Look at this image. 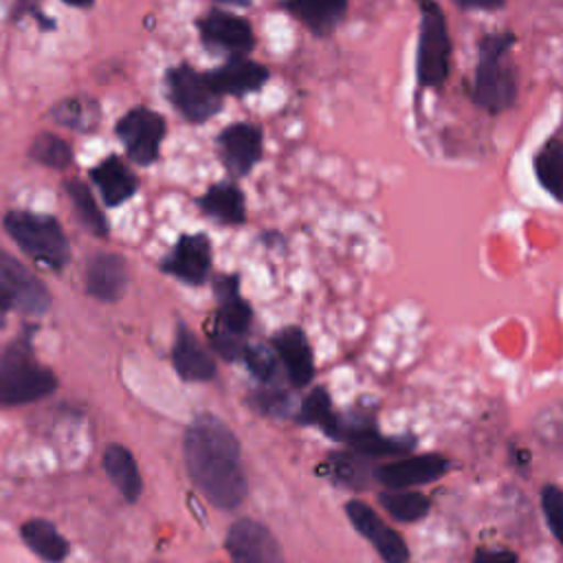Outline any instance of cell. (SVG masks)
<instances>
[{
    "label": "cell",
    "mask_w": 563,
    "mask_h": 563,
    "mask_svg": "<svg viewBox=\"0 0 563 563\" xmlns=\"http://www.w3.org/2000/svg\"><path fill=\"white\" fill-rule=\"evenodd\" d=\"M183 453L189 479L211 506L233 510L244 501L249 484L240 442L220 418L211 413L196 416L185 431Z\"/></svg>",
    "instance_id": "obj_1"
},
{
    "label": "cell",
    "mask_w": 563,
    "mask_h": 563,
    "mask_svg": "<svg viewBox=\"0 0 563 563\" xmlns=\"http://www.w3.org/2000/svg\"><path fill=\"white\" fill-rule=\"evenodd\" d=\"M515 42L512 31H497L486 33L477 44L471 99L490 114L506 112L517 101V68L510 57Z\"/></svg>",
    "instance_id": "obj_2"
},
{
    "label": "cell",
    "mask_w": 563,
    "mask_h": 563,
    "mask_svg": "<svg viewBox=\"0 0 563 563\" xmlns=\"http://www.w3.org/2000/svg\"><path fill=\"white\" fill-rule=\"evenodd\" d=\"M416 2L420 9L416 77L420 88H440L451 70V37L446 15L435 0Z\"/></svg>",
    "instance_id": "obj_3"
},
{
    "label": "cell",
    "mask_w": 563,
    "mask_h": 563,
    "mask_svg": "<svg viewBox=\"0 0 563 563\" xmlns=\"http://www.w3.org/2000/svg\"><path fill=\"white\" fill-rule=\"evenodd\" d=\"M55 374L33 358L29 345L15 341L0 356V402H33L48 396L55 389Z\"/></svg>",
    "instance_id": "obj_4"
},
{
    "label": "cell",
    "mask_w": 563,
    "mask_h": 563,
    "mask_svg": "<svg viewBox=\"0 0 563 563\" xmlns=\"http://www.w3.org/2000/svg\"><path fill=\"white\" fill-rule=\"evenodd\" d=\"M4 229L15 244L40 264L62 268L68 262L70 249L55 218L31 211H11L4 218Z\"/></svg>",
    "instance_id": "obj_5"
},
{
    "label": "cell",
    "mask_w": 563,
    "mask_h": 563,
    "mask_svg": "<svg viewBox=\"0 0 563 563\" xmlns=\"http://www.w3.org/2000/svg\"><path fill=\"white\" fill-rule=\"evenodd\" d=\"M174 106L187 121L202 123L222 108V97L211 88L207 75L189 66H178L167 75Z\"/></svg>",
    "instance_id": "obj_6"
},
{
    "label": "cell",
    "mask_w": 563,
    "mask_h": 563,
    "mask_svg": "<svg viewBox=\"0 0 563 563\" xmlns=\"http://www.w3.org/2000/svg\"><path fill=\"white\" fill-rule=\"evenodd\" d=\"M231 563H286L275 534L255 519H238L227 532Z\"/></svg>",
    "instance_id": "obj_7"
},
{
    "label": "cell",
    "mask_w": 563,
    "mask_h": 563,
    "mask_svg": "<svg viewBox=\"0 0 563 563\" xmlns=\"http://www.w3.org/2000/svg\"><path fill=\"white\" fill-rule=\"evenodd\" d=\"M345 515L354 526V530L374 545V550L380 554L385 563L409 561V548L405 539L394 528H389L365 501L350 499L345 504Z\"/></svg>",
    "instance_id": "obj_8"
},
{
    "label": "cell",
    "mask_w": 563,
    "mask_h": 563,
    "mask_svg": "<svg viewBox=\"0 0 563 563\" xmlns=\"http://www.w3.org/2000/svg\"><path fill=\"white\" fill-rule=\"evenodd\" d=\"M200 37L202 42L218 51L227 53L231 57H244L255 46V35L249 24V20L229 13V11H209L200 22Z\"/></svg>",
    "instance_id": "obj_9"
},
{
    "label": "cell",
    "mask_w": 563,
    "mask_h": 563,
    "mask_svg": "<svg viewBox=\"0 0 563 563\" xmlns=\"http://www.w3.org/2000/svg\"><path fill=\"white\" fill-rule=\"evenodd\" d=\"M117 132L128 154L136 163L147 165L158 156V147L165 136V119L154 110L134 108L119 121Z\"/></svg>",
    "instance_id": "obj_10"
},
{
    "label": "cell",
    "mask_w": 563,
    "mask_h": 563,
    "mask_svg": "<svg viewBox=\"0 0 563 563\" xmlns=\"http://www.w3.org/2000/svg\"><path fill=\"white\" fill-rule=\"evenodd\" d=\"M451 462L438 453H422L413 457L394 460L374 468V479L385 488H411L440 479L449 471Z\"/></svg>",
    "instance_id": "obj_11"
},
{
    "label": "cell",
    "mask_w": 563,
    "mask_h": 563,
    "mask_svg": "<svg viewBox=\"0 0 563 563\" xmlns=\"http://www.w3.org/2000/svg\"><path fill=\"white\" fill-rule=\"evenodd\" d=\"M0 288L11 297L13 306L40 314L48 306V292L44 284L15 257L0 249Z\"/></svg>",
    "instance_id": "obj_12"
},
{
    "label": "cell",
    "mask_w": 563,
    "mask_h": 563,
    "mask_svg": "<svg viewBox=\"0 0 563 563\" xmlns=\"http://www.w3.org/2000/svg\"><path fill=\"white\" fill-rule=\"evenodd\" d=\"M224 167L233 176H246L262 158V130L253 123H233L218 136Z\"/></svg>",
    "instance_id": "obj_13"
},
{
    "label": "cell",
    "mask_w": 563,
    "mask_h": 563,
    "mask_svg": "<svg viewBox=\"0 0 563 563\" xmlns=\"http://www.w3.org/2000/svg\"><path fill=\"white\" fill-rule=\"evenodd\" d=\"M292 387H306L314 376V356L308 336L297 325L282 328L271 341Z\"/></svg>",
    "instance_id": "obj_14"
},
{
    "label": "cell",
    "mask_w": 563,
    "mask_h": 563,
    "mask_svg": "<svg viewBox=\"0 0 563 563\" xmlns=\"http://www.w3.org/2000/svg\"><path fill=\"white\" fill-rule=\"evenodd\" d=\"M163 268L187 284H202L211 268V244L207 235H183L163 262Z\"/></svg>",
    "instance_id": "obj_15"
},
{
    "label": "cell",
    "mask_w": 563,
    "mask_h": 563,
    "mask_svg": "<svg viewBox=\"0 0 563 563\" xmlns=\"http://www.w3.org/2000/svg\"><path fill=\"white\" fill-rule=\"evenodd\" d=\"M271 73L266 66L246 59V57H231L224 66L207 73V79L211 84V88L224 97V95H233V97H242L246 92L260 90L266 81H268Z\"/></svg>",
    "instance_id": "obj_16"
},
{
    "label": "cell",
    "mask_w": 563,
    "mask_h": 563,
    "mask_svg": "<svg viewBox=\"0 0 563 563\" xmlns=\"http://www.w3.org/2000/svg\"><path fill=\"white\" fill-rule=\"evenodd\" d=\"M339 440H345L354 453L363 457H383V455H402L416 446L413 438H387L374 429L369 422H347L339 427Z\"/></svg>",
    "instance_id": "obj_17"
},
{
    "label": "cell",
    "mask_w": 563,
    "mask_h": 563,
    "mask_svg": "<svg viewBox=\"0 0 563 563\" xmlns=\"http://www.w3.org/2000/svg\"><path fill=\"white\" fill-rule=\"evenodd\" d=\"M216 297H218V317L213 328H220L235 336H244L251 325L253 310L249 301L240 297V277L238 275L218 277Z\"/></svg>",
    "instance_id": "obj_18"
},
{
    "label": "cell",
    "mask_w": 563,
    "mask_h": 563,
    "mask_svg": "<svg viewBox=\"0 0 563 563\" xmlns=\"http://www.w3.org/2000/svg\"><path fill=\"white\" fill-rule=\"evenodd\" d=\"M282 9L312 35L328 37L347 13V0H282Z\"/></svg>",
    "instance_id": "obj_19"
},
{
    "label": "cell",
    "mask_w": 563,
    "mask_h": 563,
    "mask_svg": "<svg viewBox=\"0 0 563 563\" xmlns=\"http://www.w3.org/2000/svg\"><path fill=\"white\" fill-rule=\"evenodd\" d=\"M128 284V266L114 253H97L86 271V290L101 299L114 301L123 295Z\"/></svg>",
    "instance_id": "obj_20"
},
{
    "label": "cell",
    "mask_w": 563,
    "mask_h": 563,
    "mask_svg": "<svg viewBox=\"0 0 563 563\" xmlns=\"http://www.w3.org/2000/svg\"><path fill=\"white\" fill-rule=\"evenodd\" d=\"M172 361L180 378L185 380H211L216 376V363L194 332L180 323L172 350Z\"/></svg>",
    "instance_id": "obj_21"
},
{
    "label": "cell",
    "mask_w": 563,
    "mask_h": 563,
    "mask_svg": "<svg viewBox=\"0 0 563 563\" xmlns=\"http://www.w3.org/2000/svg\"><path fill=\"white\" fill-rule=\"evenodd\" d=\"M101 464H103V471L108 473L110 482L117 486V490L128 501H136L141 497L143 479H141L134 455L125 446H121V444L106 446Z\"/></svg>",
    "instance_id": "obj_22"
},
{
    "label": "cell",
    "mask_w": 563,
    "mask_h": 563,
    "mask_svg": "<svg viewBox=\"0 0 563 563\" xmlns=\"http://www.w3.org/2000/svg\"><path fill=\"white\" fill-rule=\"evenodd\" d=\"M90 178L99 187L103 200L108 205H112V207L125 202L134 194V189H136L134 174L117 156H108L106 161H101L90 172Z\"/></svg>",
    "instance_id": "obj_23"
},
{
    "label": "cell",
    "mask_w": 563,
    "mask_h": 563,
    "mask_svg": "<svg viewBox=\"0 0 563 563\" xmlns=\"http://www.w3.org/2000/svg\"><path fill=\"white\" fill-rule=\"evenodd\" d=\"M200 207L207 216L222 224H242L246 220L244 194L233 183H218L205 191Z\"/></svg>",
    "instance_id": "obj_24"
},
{
    "label": "cell",
    "mask_w": 563,
    "mask_h": 563,
    "mask_svg": "<svg viewBox=\"0 0 563 563\" xmlns=\"http://www.w3.org/2000/svg\"><path fill=\"white\" fill-rule=\"evenodd\" d=\"M20 534H22V541L29 545V550L40 559H44L46 563H59L68 554V541L46 519H31L22 523Z\"/></svg>",
    "instance_id": "obj_25"
},
{
    "label": "cell",
    "mask_w": 563,
    "mask_h": 563,
    "mask_svg": "<svg viewBox=\"0 0 563 563\" xmlns=\"http://www.w3.org/2000/svg\"><path fill=\"white\" fill-rule=\"evenodd\" d=\"M532 167L539 185L563 205V139H548L537 152Z\"/></svg>",
    "instance_id": "obj_26"
},
{
    "label": "cell",
    "mask_w": 563,
    "mask_h": 563,
    "mask_svg": "<svg viewBox=\"0 0 563 563\" xmlns=\"http://www.w3.org/2000/svg\"><path fill=\"white\" fill-rule=\"evenodd\" d=\"M378 504L387 510V515L400 523H413L427 517L431 501L424 493L411 488H385L378 493Z\"/></svg>",
    "instance_id": "obj_27"
},
{
    "label": "cell",
    "mask_w": 563,
    "mask_h": 563,
    "mask_svg": "<svg viewBox=\"0 0 563 563\" xmlns=\"http://www.w3.org/2000/svg\"><path fill=\"white\" fill-rule=\"evenodd\" d=\"M303 424H317L323 433L332 435V438H339V418L336 413L332 411V402H330V396L323 387H314L301 402V409H299V416H297Z\"/></svg>",
    "instance_id": "obj_28"
},
{
    "label": "cell",
    "mask_w": 563,
    "mask_h": 563,
    "mask_svg": "<svg viewBox=\"0 0 563 563\" xmlns=\"http://www.w3.org/2000/svg\"><path fill=\"white\" fill-rule=\"evenodd\" d=\"M66 189H68V196L73 198L75 202V209L81 218V222L97 235H106L108 233V222L103 220V213L99 211L88 185H84L81 180H68L66 183Z\"/></svg>",
    "instance_id": "obj_29"
},
{
    "label": "cell",
    "mask_w": 563,
    "mask_h": 563,
    "mask_svg": "<svg viewBox=\"0 0 563 563\" xmlns=\"http://www.w3.org/2000/svg\"><path fill=\"white\" fill-rule=\"evenodd\" d=\"M31 156L48 167H55V169H64L70 158H73V152L68 147L66 141H62L59 136L55 134H40L33 145H31Z\"/></svg>",
    "instance_id": "obj_30"
},
{
    "label": "cell",
    "mask_w": 563,
    "mask_h": 563,
    "mask_svg": "<svg viewBox=\"0 0 563 563\" xmlns=\"http://www.w3.org/2000/svg\"><path fill=\"white\" fill-rule=\"evenodd\" d=\"M242 361L246 363L249 372L260 380V383H271L277 374V354L273 347L255 343V345H246Z\"/></svg>",
    "instance_id": "obj_31"
},
{
    "label": "cell",
    "mask_w": 563,
    "mask_h": 563,
    "mask_svg": "<svg viewBox=\"0 0 563 563\" xmlns=\"http://www.w3.org/2000/svg\"><path fill=\"white\" fill-rule=\"evenodd\" d=\"M332 477L345 486H365V471H363V455H347V453H332L330 457Z\"/></svg>",
    "instance_id": "obj_32"
},
{
    "label": "cell",
    "mask_w": 563,
    "mask_h": 563,
    "mask_svg": "<svg viewBox=\"0 0 563 563\" xmlns=\"http://www.w3.org/2000/svg\"><path fill=\"white\" fill-rule=\"evenodd\" d=\"M59 123L64 125H73V128H90L97 119V110L90 101H77V99H68L64 103H59L55 108L53 114Z\"/></svg>",
    "instance_id": "obj_33"
},
{
    "label": "cell",
    "mask_w": 563,
    "mask_h": 563,
    "mask_svg": "<svg viewBox=\"0 0 563 563\" xmlns=\"http://www.w3.org/2000/svg\"><path fill=\"white\" fill-rule=\"evenodd\" d=\"M541 508L552 534L563 545V490L554 484L543 486L541 490Z\"/></svg>",
    "instance_id": "obj_34"
},
{
    "label": "cell",
    "mask_w": 563,
    "mask_h": 563,
    "mask_svg": "<svg viewBox=\"0 0 563 563\" xmlns=\"http://www.w3.org/2000/svg\"><path fill=\"white\" fill-rule=\"evenodd\" d=\"M288 405H290L288 394L277 387H264L253 396V407H257L266 416H275V418L288 416Z\"/></svg>",
    "instance_id": "obj_35"
},
{
    "label": "cell",
    "mask_w": 563,
    "mask_h": 563,
    "mask_svg": "<svg viewBox=\"0 0 563 563\" xmlns=\"http://www.w3.org/2000/svg\"><path fill=\"white\" fill-rule=\"evenodd\" d=\"M211 343H213V350H216L222 358H227V361H238V358H242L244 347H246L244 336H235V334L224 332V330H220V328H213V330H211Z\"/></svg>",
    "instance_id": "obj_36"
},
{
    "label": "cell",
    "mask_w": 563,
    "mask_h": 563,
    "mask_svg": "<svg viewBox=\"0 0 563 563\" xmlns=\"http://www.w3.org/2000/svg\"><path fill=\"white\" fill-rule=\"evenodd\" d=\"M473 563H519V556L512 550L479 548L473 556Z\"/></svg>",
    "instance_id": "obj_37"
},
{
    "label": "cell",
    "mask_w": 563,
    "mask_h": 563,
    "mask_svg": "<svg viewBox=\"0 0 563 563\" xmlns=\"http://www.w3.org/2000/svg\"><path fill=\"white\" fill-rule=\"evenodd\" d=\"M462 9H479V11H495L506 4V0H453Z\"/></svg>",
    "instance_id": "obj_38"
},
{
    "label": "cell",
    "mask_w": 563,
    "mask_h": 563,
    "mask_svg": "<svg viewBox=\"0 0 563 563\" xmlns=\"http://www.w3.org/2000/svg\"><path fill=\"white\" fill-rule=\"evenodd\" d=\"M64 2H68L73 7H90L92 4V0H64Z\"/></svg>",
    "instance_id": "obj_39"
},
{
    "label": "cell",
    "mask_w": 563,
    "mask_h": 563,
    "mask_svg": "<svg viewBox=\"0 0 563 563\" xmlns=\"http://www.w3.org/2000/svg\"><path fill=\"white\" fill-rule=\"evenodd\" d=\"M216 2H222V4H238V7H244V4H249L251 0H216Z\"/></svg>",
    "instance_id": "obj_40"
}]
</instances>
